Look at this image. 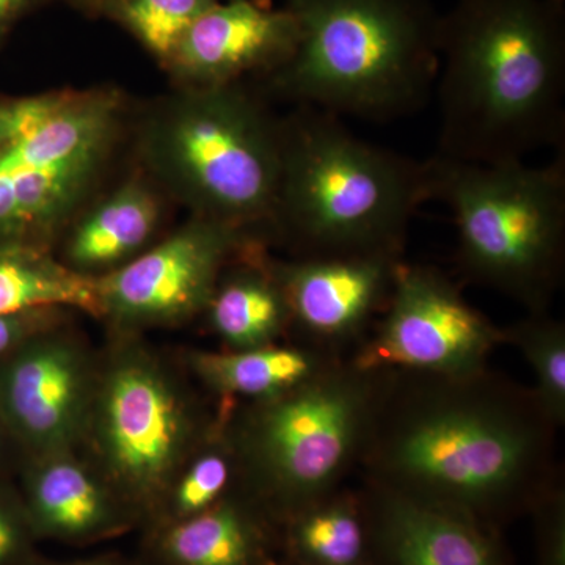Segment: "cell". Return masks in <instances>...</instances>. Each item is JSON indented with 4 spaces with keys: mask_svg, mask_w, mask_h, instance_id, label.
Masks as SVG:
<instances>
[{
    "mask_svg": "<svg viewBox=\"0 0 565 565\" xmlns=\"http://www.w3.org/2000/svg\"><path fill=\"white\" fill-rule=\"evenodd\" d=\"M143 154L200 217L256 234L269 228L280 184L281 125L241 84L191 87L167 104L148 122Z\"/></svg>",
    "mask_w": 565,
    "mask_h": 565,
    "instance_id": "ba28073f",
    "label": "cell"
},
{
    "mask_svg": "<svg viewBox=\"0 0 565 565\" xmlns=\"http://www.w3.org/2000/svg\"><path fill=\"white\" fill-rule=\"evenodd\" d=\"M259 234L195 215L192 222L118 269L96 277L99 315L114 334H141L206 311L226 267Z\"/></svg>",
    "mask_w": 565,
    "mask_h": 565,
    "instance_id": "30bf717a",
    "label": "cell"
},
{
    "mask_svg": "<svg viewBox=\"0 0 565 565\" xmlns=\"http://www.w3.org/2000/svg\"><path fill=\"white\" fill-rule=\"evenodd\" d=\"M25 565H129L125 561H121L117 556H98L87 557V559H74V561H51L43 559V557L33 556Z\"/></svg>",
    "mask_w": 565,
    "mask_h": 565,
    "instance_id": "f546056e",
    "label": "cell"
},
{
    "mask_svg": "<svg viewBox=\"0 0 565 565\" xmlns=\"http://www.w3.org/2000/svg\"><path fill=\"white\" fill-rule=\"evenodd\" d=\"M96 371L98 352L66 326L0 359V423L25 456L79 449Z\"/></svg>",
    "mask_w": 565,
    "mask_h": 565,
    "instance_id": "7c38bea8",
    "label": "cell"
},
{
    "mask_svg": "<svg viewBox=\"0 0 565 565\" xmlns=\"http://www.w3.org/2000/svg\"><path fill=\"white\" fill-rule=\"evenodd\" d=\"M188 375L141 334H114L98 352L95 393L77 451L150 526L174 475L215 414Z\"/></svg>",
    "mask_w": 565,
    "mask_h": 565,
    "instance_id": "52a82bcc",
    "label": "cell"
},
{
    "mask_svg": "<svg viewBox=\"0 0 565 565\" xmlns=\"http://www.w3.org/2000/svg\"><path fill=\"white\" fill-rule=\"evenodd\" d=\"M137 565H159V564L154 563V561H151L150 557H145V559L141 561V563H139Z\"/></svg>",
    "mask_w": 565,
    "mask_h": 565,
    "instance_id": "1f68e13d",
    "label": "cell"
},
{
    "mask_svg": "<svg viewBox=\"0 0 565 565\" xmlns=\"http://www.w3.org/2000/svg\"><path fill=\"white\" fill-rule=\"evenodd\" d=\"M311 344H269L247 351H189L184 367L218 403H248L288 392L340 359Z\"/></svg>",
    "mask_w": 565,
    "mask_h": 565,
    "instance_id": "d6986e66",
    "label": "cell"
},
{
    "mask_svg": "<svg viewBox=\"0 0 565 565\" xmlns=\"http://www.w3.org/2000/svg\"><path fill=\"white\" fill-rule=\"evenodd\" d=\"M501 344L503 329L441 270L403 262L381 321L349 356L370 371L465 374L484 370Z\"/></svg>",
    "mask_w": 565,
    "mask_h": 565,
    "instance_id": "8fae6325",
    "label": "cell"
},
{
    "mask_svg": "<svg viewBox=\"0 0 565 565\" xmlns=\"http://www.w3.org/2000/svg\"><path fill=\"white\" fill-rule=\"evenodd\" d=\"M557 429L533 388L487 367L382 371L359 467L364 481L501 531L559 476Z\"/></svg>",
    "mask_w": 565,
    "mask_h": 565,
    "instance_id": "6da1fadb",
    "label": "cell"
},
{
    "mask_svg": "<svg viewBox=\"0 0 565 565\" xmlns=\"http://www.w3.org/2000/svg\"><path fill=\"white\" fill-rule=\"evenodd\" d=\"M66 2L73 3L77 9L90 11V13H96V11L114 13L121 0H66Z\"/></svg>",
    "mask_w": 565,
    "mask_h": 565,
    "instance_id": "4dcf8cb0",
    "label": "cell"
},
{
    "mask_svg": "<svg viewBox=\"0 0 565 565\" xmlns=\"http://www.w3.org/2000/svg\"><path fill=\"white\" fill-rule=\"evenodd\" d=\"M21 498L39 541L95 544L140 525L79 451L28 457Z\"/></svg>",
    "mask_w": 565,
    "mask_h": 565,
    "instance_id": "2e32d148",
    "label": "cell"
},
{
    "mask_svg": "<svg viewBox=\"0 0 565 565\" xmlns=\"http://www.w3.org/2000/svg\"><path fill=\"white\" fill-rule=\"evenodd\" d=\"M2 434H6V430H3L2 423H0V438H2Z\"/></svg>",
    "mask_w": 565,
    "mask_h": 565,
    "instance_id": "d6a6232c",
    "label": "cell"
},
{
    "mask_svg": "<svg viewBox=\"0 0 565 565\" xmlns=\"http://www.w3.org/2000/svg\"><path fill=\"white\" fill-rule=\"evenodd\" d=\"M161 210L154 193L128 181L76 222L63 244L61 262L85 277H102L145 250Z\"/></svg>",
    "mask_w": 565,
    "mask_h": 565,
    "instance_id": "ffe728a7",
    "label": "cell"
},
{
    "mask_svg": "<svg viewBox=\"0 0 565 565\" xmlns=\"http://www.w3.org/2000/svg\"><path fill=\"white\" fill-rule=\"evenodd\" d=\"M359 497L371 565H514L501 531L364 479Z\"/></svg>",
    "mask_w": 565,
    "mask_h": 565,
    "instance_id": "5bb4252c",
    "label": "cell"
},
{
    "mask_svg": "<svg viewBox=\"0 0 565 565\" xmlns=\"http://www.w3.org/2000/svg\"><path fill=\"white\" fill-rule=\"evenodd\" d=\"M237 487L239 467L218 407L210 430L174 475L148 530L202 514Z\"/></svg>",
    "mask_w": 565,
    "mask_h": 565,
    "instance_id": "603a6c76",
    "label": "cell"
},
{
    "mask_svg": "<svg viewBox=\"0 0 565 565\" xmlns=\"http://www.w3.org/2000/svg\"><path fill=\"white\" fill-rule=\"evenodd\" d=\"M148 533L147 557L159 565H278V526L239 487L202 514Z\"/></svg>",
    "mask_w": 565,
    "mask_h": 565,
    "instance_id": "e0dca14e",
    "label": "cell"
},
{
    "mask_svg": "<svg viewBox=\"0 0 565 565\" xmlns=\"http://www.w3.org/2000/svg\"><path fill=\"white\" fill-rule=\"evenodd\" d=\"M291 565H371L359 492L340 489L278 527Z\"/></svg>",
    "mask_w": 565,
    "mask_h": 565,
    "instance_id": "44dd1931",
    "label": "cell"
},
{
    "mask_svg": "<svg viewBox=\"0 0 565 565\" xmlns=\"http://www.w3.org/2000/svg\"><path fill=\"white\" fill-rule=\"evenodd\" d=\"M204 313L226 351L275 344L291 330V313L266 244L253 245L226 267Z\"/></svg>",
    "mask_w": 565,
    "mask_h": 565,
    "instance_id": "ac0fdd59",
    "label": "cell"
},
{
    "mask_svg": "<svg viewBox=\"0 0 565 565\" xmlns=\"http://www.w3.org/2000/svg\"><path fill=\"white\" fill-rule=\"evenodd\" d=\"M435 156L525 161L565 139V0H456L440 20Z\"/></svg>",
    "mask_w": 565,
    "mask_h": 565,
    "instance_id": "7a4b0ae2",
    "label": "cell"
},
{
    "mask_svg": "<svg viewBox=\"0 0 565 565\" xmlns=\"http://www.w3.org/2000/svg\"><path fill=\"white\" fill-rule=\"evenodd\" d=\"M299 25L288 9L262 0H218L178 44L167 65L192 87L239 84L270 74L291 58Z\"/></svg>",
    "mask_w": 565,
    "mask_h": 565,
    "instance_id": "9a60e30c",
    "label": "cell"
},
{
    "mask_svg": "<svg viewBox=\"0 0 565 565\" xmlns=\"http://www.w3.org/2000/svg\"><path fill=\"white\" fill-rule=\"evenodd\" d=\"M381 379L344 355L277 396L221 403L239 489L275 525L340 490L359 467Z\"/></svg>",
    "mask_w": 565,
    "mask_h": 565,
    "instance_id": "5b68a950",
    "label": "cell"
},
{
    "mask_svg": "<svg viewBox=\"0 0 565 565\" xmlns=\"http://www.w3.org/2000/svg\"><path fill=\"white\" fill-rule=\"evenodd\" d=\"M121 114L107 88L0 104V236L47 250L109 161Z\"/></svg>",
    "mask_w": 565,
    "mask_h": 565,
    "instance_id": "9c48e42d",
    "label": "cell"
},
{
    "mask_svg": "<svg viewBox=\"0 0 565 565\" xmlns=\"http://www.w3.org/2000/svg\"><path fill=\"white\" fill-rule=\"evenodd\" d=\"M218 0H121L115 17L159 61L169 63L193 22Z\"/></svg>",
    "mask_w": 565,
    "mask_h": 565,
    "instance_id": "d4e9b609",
    "label": "cell"
},
{
    "mask_svg": "<svg viewBox=\"0 0 565 565\" xmlns=\"http://www.w3.org/2000/svg\"><path fill=\"white\" fill-rule=\"evenodd\" d=\"M296 51L273 90L334 117L393 121L423 110L440 68L434 0H286Z\"/></svg>",
    "mask_w": 565,
    "mask_h": 565,
    "instance_id": "277c9868",
    "label": "cell"
},
{
    "mask_svg": "<svg viewBox=\"0 0 565 565\" xmlns=\"http://www.w3.org/2000/svg\"><path fill=\"white\" fill-rule=\"evenodd\" d=\"M281 125V172L269 228L294 258L403 256L430 200L427 161L360 139L343 118L297 107Z\"/></svg>",
    "mask_w": 565,
    "mask_h": 565,
    "instance_id": "3957f363",
    "label": "cell"
},
{
    "mask_svg": "<svg viewBox=\"0 0 565 565\" xmlns=\"http://www.w3.org/2000/svg\"><path fill=\"white\" fill-rule=\"evenodd\" d=\"M70 311L66 308L51 307L22 313L0 315V359L36 334L66 326Z\"/></svg>",
    "mask_w": 565,
    "mask_h": 565,
    "instance_id": "83f0119b",
    "label": "cell"
},
{
    "mask_svg": "<svg viewBox=\"0 0 565 565\" xmlns=\"http://www.w3.org/2000/svg\"><path fill=\"white\" fill-rule=\"evenodd\" d=\"M39 542L21 494L0 489V565H25Z\"/></svg>",
    "mask_w": 565,
    "mask_h": 565,
    "instance_id": "4316f807",
    "label": "cell"
},
{
    "mask_svg": "<svg viewBox=\"0 0 565 565\" xmlns=\"http://www.w3.org/2000/svg\"><path fill=\"white\" fill-rule=\"evenodd\" d=\"M51 307L98 318L96 278L74 273L44 248L0 252V315Z\"/></svg>",
    "mask_w": 565,
    "mask_h": 565,
    "instance_id": "7402d4cb",
    "label": "cell"
},
{
    "mask_svg": "<svg viewBox=\"0 0 565 565\" xmlns=\"http://www.w3.org/2000/svg\"><path fill=\"white\" fill-rule=\"evenodd\" d=\"M430 200L448 206L457 266L468 281L504 294L527 313L548 311L565 266V154L525 161H427Z\"/></svg>",
    "mask_w": 565,
    "mask_h": 565,
    "instance_id": "8992f818",
    "label": "cell"
},
{
    "mask_svg": "<svg viewBox=\"0 0 565 565\" xmlns=\"http://www.w3.org/2000/svg\"><path fill=\"white\" fill-rule=\"evenodd\" d=\"M36 0H0V35L9 31Z\"/></svg>",
    "mask_w": 565,
    "mask_h": 565,
    "instance_id": "f1b7e54d",
    "label": "cell"
},
{
    "mask_svg": "<svg viewBox=\"0 0 565 565\" xmlns=\"http://www.w3.org/2000/svg\"><path fill=\"white\" fill-rule=\"evenodd\" d=\"M535 565H565V490L559 476L535 501Z\"/></svg>",
    "mask_w": 565,
    "mask_h": 565,
    "instance_id": "484cf974",
    "label": "cell"
},
{
    "mask_svg": "<svg viewBox=\"0 0 565 565\" xmlns=\"http://www.w3.org/2000/svg\"><path fill=\"white\" fill-rule=\"evenodd\" d=\"M504 343L525 356L535 375L534 393L546 416L565 423V326L548 311L527 313L522 321L503 329Z\"/></svg>",
    "mask_w": 565,
    "mask_h": 565,
    "instance_id": "cb8c5ba5",
    "label": "cell"
},
{
    "mask_svg": "<svg viewBox=\"0 0 565 565\" xmlns=\"http://www.w3.org/2000/svg\"><path fill=\"white\" fill-rule=\"evenodd\" d=\"M403 256H308L270 259L280 282L291 330L302 343L340 353L359 344L375 316L384 313Z\"/></svg>",
    "mask_w": 565,
    "mask_h": 565,
    "instance_id": "4fadbf2b",
    "label": "cell"
}]
</instances>
